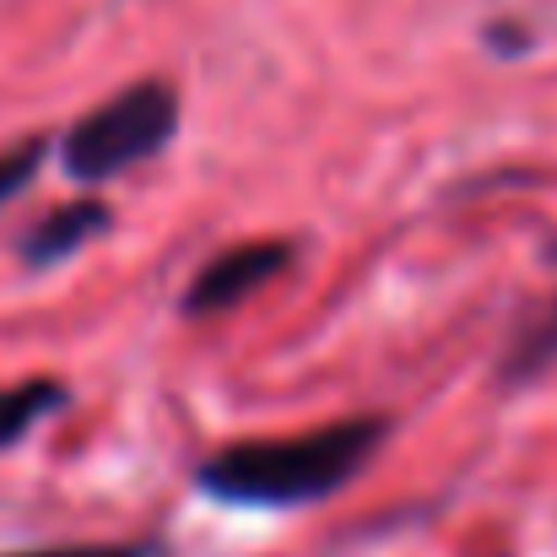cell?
<instances>
[{"label":"cell","mask_w":557,"mask_h":557,"mask_svg":"<svg viewBox=\"0 0 557 557\" xmlns=\"http://www.w3.org/2000/svg\"><path fill=\"white\" fill-rule=\"evenodd\" d=\"M109 222V211L98 206V200H76V206H60L54 216H44L27 238H22V260L27 265H54V260H65V255H76L98 227Z\"/></svg>","instance_id":"277c9868"},{"label":"cell","mask_w":557,"mask_h":557,"mask_svg":"<svg viewBox=\"0 0 557 557\" xmlns=\"http://www.w3.org/2000/svg\"><path fill=\"white\" fill-rule=\"evenodd\" d=\"M5 557H174L163 542H71V547H33Z\"/></svg>","instance_id":"52a82bcc"},{"label":"cell","mask_w":557,"mask_h":557,"mask_svg":"<svg viewBox=\"0 0 557 557\" xmlns=\"http://www.w3.org/2000/svg\"><path fill=\"white\" fill-rule=\"evenodd\" d=\"M553 358H557V304H553V314H547L542 331L520 336V347H515V358H509V373H515V379H531V373L547 369Z\"/></svg>","instance_id":"ba28073f"},{"label":"cell","mask_w":557,"mask_h":557,"mask_svg":"<svg viewBox=\"0 0 557 557\" xmlns=\"http://www.w3.org/2000/svg\"><path fill=\"white\" fill-rule=\"evenodd\" d=\"M65 389L54 379H27V384H0V449L22 444L49 411H60Z\"/></svg>","instance_id":"5b68a950"},{"label":"cell","mask_w":557,"mask_h":557,"mask_svg":"<svg viewBox=\"0 0 557 557\" xmlns=\"http://www.w3.org/2000/svg\"><path fill=\"white\" fill-rule=\"evenodd\" d=\"M44 152H49L44 136H27V141H16V147H0V206L27 189V180H33L38 163H44Z\"/></svg>","instance_id":"8992f818"},{"label":"cell","mask_w":557,"mask_h":557,"mask_svg":"<svg viewBox=\"0 0 557 557\" xmlns=\"http://www.w3.org/2000/svg\"><path fill=\"white\" fill-rule=\"evenodd\" d=\"M287 244L282 238H249V244H233L222 255H211L195 282L185 293V314H222V309H238L249 293H260L282 265H287Z\"/></svg>","instance_id":"3957f363"},{"label":"cell","mask_w":557,"mask_h":557,"mask_svg":"<svg viewBox=\"0 0 557 557\" xmlns=\"http://www.w3.org/2000/svg\"><path fill=\"white\" fill-rule=\"evenodd\" d=\"M174 131H180V92L169 82H131L65 131L60 163L76 185H109L136 163L158 158L174 141Z\"/></svg>","instance_id":"7a4b0ae2"},{"label":"cell","mask_w":557,"mask_h":557,"mask_svg":"<svg viewBox=\"0 0 557 557\" xmlns=\"http://www.w3.org/2000/svg\"><path fill=\"white\" fill-rule=\"evenodd\" d=\"M389 438L384 417H342L287 438H244L216 449L195 482L200 493L238 509H304L342 493Z\"/></svg>","instance_id":"6da1fadb"}]
</instances>
